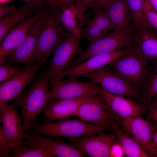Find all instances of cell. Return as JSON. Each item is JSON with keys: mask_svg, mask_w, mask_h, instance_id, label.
<instances>
[{"mask_svg": "<svg viewBox=\"0 0 157 157\" xmlns=\"http://www.w3.org/2000/svg\"><path fill=\"white\" fill-rule=\"evenodd\" d=\"M147 63L130 50L107 65V67L115 71L136 88L141 85L147 74Z\"/></svg>", "mask_w": 157, "mask_h": 157, "instance_id": "8", "label": "cell"}, {"mask_svg": "<svg viewBox=\"0 0 157 157\" xmlns=\"http://www.w3.org/2000/svg\"><path fill=\"white\" fill-rule=\"evenodd\" d=\"M60 19L64 28L80 39L83 27L88 19L85 13L75 5H73L62 10L60 13Z\"/></svg>", "mask_w": 157, "mask_h": 157, "instance_id": "23", "label": "cell"}, {"mask_svg": "<svg viewBox=\"0 0 157 157\" xmlns=\"http://www.w3.org/2000/svg\"><path fill=\"white\" fill-rule=\"evenodd\" d=\"M12 0H0V3L1 4H4Z\"/></svg>", "mask_w": 157, "mask_h": 157, "instance_id": "43", "label": "cell"}, {"mask_svg": "<svg viewBox=\"0 0 157 157\" xmlns=\"http://www.w3.org/2000/svg\"><path fill=\"white\" fill-rule=\"evenodd\" d=\"M51 86L48 94L50 101L53 100L71 99L87 94L100 93L103 89L98 84L90 81H80L75 77L49 82Z\"/></svg>", "mask_w": 157, "mask_h": 157, "instance_id": "7", "label": "cell"}, {"mask_svg": "<svg viewBox=\"0 0 157 157\" xmlns=\"http://www.w3.org/2000/svg\"><path fill=\"white\" fill-rule=\"evenodd\" d=\"M13 153L8 140L2 128H0V157H13Z\"/></svg>", "mask_w": 157, "mask_h": 157, "instance_id": "32", "label": "cell"}, {"mask_svg": "<svg viewBox=\"0 0 157 157\" xmlns=\"http://www.w3.org/2000/svg\"><path fill=\"white\" fill-rule=\"evenodd\" d=\"M147 152L150 157H157V147L152 148Z\"/></svg>", "mask_w": 157, "mask_h": 157, "instance_id": "40", "label": "cell"}, {"mask_svg": "<svg viewBox=\"0 0 157 157\" xmlns=\"http://www.w3.org/2000/svg\"><path fill=\"white\" fill-rule=\"evenodd\" d=\"M134 26L113 30L110 33L93 42L76 58L66 70L70 69L96 55L111 52L129 47Z\"/></svg>", "mask_w": 157, "mask_h": 157, "instance_id": "3", "label": "cell"}, {"mask_svg": "<svg viewBox=\"0 0 157 157\" xmlns=\"http://www.w3.org/2000/svg\"><path fill=\"white\" fill-rule=\"evenodd\" d=\"M79 77L96 82L110 93L132 98L142 103L143 101L135 87L108 67L100 68Z\"/></svg>", "mask_w": 157, "mask_h": 157, "instance_id": "6", "label": "cell"}, {"mask_svg": "<svg viewBox=\"0 0 157 157\" xmlns=\"http://www.w3.org/2000/svg\"><path fill=\"white\" fill-rule=\"evenodd\" d=\"M130 51L128 48L92 56L70 69L64 70L52 80L71 77H79L100 68L108 65ZM51 80V81H52Z\"/></svg>", "mask_w": 157, "mask_h": 157, "instance_id": "16", "label": "cell"}, {"mask_svg": "<svg viewBox=\"0 0 157 157\" xmlns=\"http://www.w3.org/2000/svg\"><path fill=\"white\" fill-rule=\"evenodd\" d=\"M156 104L157 105V95L156 99Z\"/></svg>", "mask_w": 157, "mask_h": 157, "instance_id": "46", "label": "cell"}, {"mask_svg": "<svg viewBox=\"0 0 157 157\" xmlns=\"http://www.w3.org/2000/svg\"><path fill=\"white\" fill-rule=\"evenodd\" d=\"M28 67L25 66L19 68L10 65L0 66V82H5L23 72Z\"/></svg>", "mask_w": 157, "mask_h": 157, "instance_id": "30", "label": "cell"}, {"mask_svg": "<svg viewBox=\"0 0 157 157\" xmlns=\"http://www.w3.org/2000/svg\"><path fill=\"white\" fill-rule=\"evenodd\" d=\"M131 13L134 26L142 21L144 0H126Z\"/></svg>", "mask_w": 157, "mask_h": 157, "instance_id": "29", "label": "cell"}, {"mask_svg": "<svg viewBox=\"0 0 157 157\" xmlns=\"http://www.w3.org/2000/svg\"><path fill=\"white\" fill-rule=\"evenodd\" d=\"M157 95V65L152 69L147 82L144 96V103L149 105L153 98Z\"/></svg>", "mask_w": 157, "mask_h": 157, "instance_id": "26", "label": "cell"}, {"mask_svg": "<svg viewBox=\"0 0 157 157\" xmlns=\"http://www.w3.org/2000/svg\"><path fill=\"white\" fill-rule=\"evenodd\" d=\"M75 0H70L71 3L73 5H75L74 4V3L75 2Z\"/></svg>", "mask_w": 157, "mask_h": 157, "instance_id": "44", "label": "cell"}, {"mask_svg": "<svg viewBox=\"0 0 157 157\" xmlns=\"http://www.w3.org/2000/svg\"><path fill=\"white\" fill-rule=\"evenodd\" d=\"M124 155L125 151L121 144L119 142H115L110 149V157H122Z\"/></svg>", "mask_w": 157, "mask_h": 157, "instance_id": "33", "label": "cell"}, {"mask_svg": "<svg viewBox=\"0 0 157 157\" xmlns=\"http://www.w3.org/2000/svg\"><path fill=\"white\" fill-rule=\"evenodd\" d=\"M60 14L53 11L46 15L37 41L35 62L46 60L69 33L61 23Z\"/></svg>", "mask_w": 157, "mask_h": 157, "instance_id": "5", "label": "cell"}, {"mask_svg": "<svg viewBox=\"0 0 157 157\" xmlns=\"http://www.w3.org/2000/svg\"><path fill=\"white\" fill-rule=\"evenodd\" d=\"M0 117L3 124V131L8 140L13 153L24 144L21 117L15 107L5 104L0 105Z\"/></svg>", "mask_w": 157, "mask_h": 157, "instance_id": "13", "label": "cell"}, {"mask_svg": "<svg viewBox=\"0 0 157 157\" xmlns=\"http://www.w3.org/2000/svg\"><path fill=\"white\" fill-rule=\"evenodd\" d=\"M15 157H53L54 154L49 150L27 140H24L23 146L15 150Z\"/></svg>", "mask_w": 157, "mask_h": 157, "instance_id": "25", "label": "cell"}, {"mask_svg": "<svg viewBox=\"0 0 157 157\" xmlns=\"http://www.w3.org/2000/svg\"><path fill=\"white\" fill-rule=\"evenodd\" d=\"M93 95L87 94L74 99L51 101L43 110L45 122L67 119L74 116L81 104Z\"/></svg>", "mask_w": 157, "mask_h": 157, "instance_id": "18", "label": "cell"}, {"mask_svg": "<svg viewBox=\"0 0 157 157\" xmlns=\"http://www.w3.org/2000/svg\"><path fill=\"white\" fill-rule=\"evenodd\" d=\"M74 116L114 133L119 129L121 123L119 117L111 112L100 93L85 101Z\"/></svg>", "mask_w": 157, "mask_h": 157, "instance_id": "4", "label": "cell"}, {"mask_svg": "<svg viewBox=\"0 0 157 157\" xmlns=\"http://www.w3.org/2000/svg\"><path fill=\"white\" fill-rule=\"evenodd\" d=\"M46 60L37 61L23 72L2 83L0 86V105L7 104L22 94L24 88L31 83Z\"/></svg>", "mask_w": 157, "mask_h": 157, "instance_id": "14", "label": "cell"}, {"mask_svg": "<svg viewBox=\"0 0 157 157\" xmlns=\"http://www.w3.org/2000/svg\"><path fill=\"white\" fill-rule=\"evenodd\" d=\"M49 5L54 9L59 8L62 10L65 9V8L62 6L58 0H44Z\"/></svg>", "mask_w": 157, "mask_h": 157, "instance_id": "38", "label": "cell"}, {"mask_svg": "<svg viewBox=\"0 0 157 157\" xmlns=\"http://www.w3.org/2000/svg\"><path fill=\"white\" fill-rule=\"evenodd\" d=\"M58 1L65 8L71 6L67 0H58Z\"/></svg>", "mask_w": 157, "mask_h": 157, "instance_id": "42", "label": "cell"}, {"mask_svg": "<svg viewBox=\"0 0 157 157\" xmlns=\"http://www.w3.org/2000/svg\"><path fill=\"white\" fill-rule=\"evenodd\" d=\"M115 0H95L92 8L94 12L105 8Z\"/></svg>", "mask_w": 157, "mask_h": 157, "instance_id": "36", "label": "cell"}, {"mask_svg": "<svg viewBox=\"0 0 157 157\" xmlns=\"http://www.w3.org/2000/svg\"><path fill=\"white\" fill-rule=\"evenodd\" d=\"M85 24V27L82 30L81 38L85 39L91 43L104 37L102 31L90 20L88 19Z\"/></svg>", "mask_w": 157, "mask_h": 157, "instance_id": "28", "label": "cell"}, {"mask_svg": "<svg viewBox=\"0 0 157 157\" xmlns=\"http://www.w3.org/2000/svg\"><path fill=\"white\" fill-rule=\"evenodd\" d=\"M43 13L33 24L22 43L9 55V63H22L29 67L35 62L38 38L45 17Z\"/></svg>", "mask_w": 157, "mask_h": 157, "instance_id": "11", "label": "cell"}, {"mask_svg": "<svg viewBox=\"0 0 157 157\" xmlns=\"http://www.w3.org/2000/svg\"><path fill=\"white\" fill-rule=\"evenodd\" d=\"M24 139L39 145L50 150L55 157H83L84 154L73 144H68L62 140H52L33 133L23 135Z\"/></svg>", "mask_w": 157, "mask_h": 157, "instance_id": "20", "label": "cell"}, {"mask_svg": "<svg viewBox=\"0 0 157 157\" xmlns=\"http://www.w3.org/2000/svg\"><path fill=\"white\" fill-rule=\"evenodd\" d=\"M121 123L126 134L137 141L146 151L151 149L154 134L157 127L150 121L140 114H137L122 119Z\"/></svg>", "mask_w": 157, "mask_h": 157, "instance_id": "15", "label": "cell"}, {"mask_svg": "<svg viewBox=\"0 0 157 157\" xmlns=\"http://www.w3.org/2000/svg\"><path fill=\"white\" fill-rule=\"evenodd\" d=\"M95 0H76L75 5L84 13L90 8H92Z\"/></svg>", "mask_w": 157, "mask_h": 157, "instance_id": "35", "label": "cell"}, {"mask_svg": "<svg viewBox=\"0 0 157 157\" xmlns=\"http://www.w3.org/2000/svg\"><path fill=\"white\" fill-rule=\"evenodd\" d=\"M142 19L157 29V13L153 8L148 0H144Z\"/></svg>", "mask_w": 157, "mask_h": 157, "instance_id": "31", "label": "cell"}, {"mask_svg": "<svg viewBox=\"0 0 157 157\" xmlns=\"http://www.w3.org/2000/svg\"><path fill=\"white\" fill-rule=\"evenodd\" d=\"M43 7L38 12L14 27L6 36L0 44L1 65L5 63V58L11 53L23 41L35 22L43 13Z\"/></svg>", "mask_w": 157, "mask_h": 157, "instance_id": "17", "label": "cell"}, {"mask_svg": "<svg viewBox=\"0 0 157 157\" xmlns=\"http://www.w3.org/2000/svg\"><path fill=\"white\" fill-rule=\"evenodd\" d=\"M44 0H34L26 6L17 8L10 14L0 19V44L10 29L19 22L36 13L43 8Z\"/></svg>", "mask_w": 157, "mask_h": 157, "instance_id": "21", "label": "cell"}, {"mask_svg": "<svg viewBox=\"0 0 157 157\" xmlns=\"http://www.w3.org/2000/svg\"><path fill=\"white\" fill-rule=\"evenodd\" d=\"M32 130L34 133L49 137L77 138L103 133L106 129L83 119H63L53 123L35 122Z\"/></svg>", "mask_w": 157, "mask_h": 157, "instance_id": "2", "label": "cell"}, {"mask_svg": "<svg viewBox=\"0 0 157 157\" xmlns=\"http://www.w3.org/2000/svg\"><path fill=\"white\" fill-rule=\"evenodd\" d=\"M115 133L124 149L125 155L128 157H150L146 151L134 138L123 133L119 129Z\"/></svg>", "mask_w": 157, "mask_h": 157, "instance_id": "24", "label": "cell"}, {"mask_svg": "<svg viewBox=\"0 0 157 157\" xmlns=\"http://www.w3.org/2000/svg\"><path fill=\"white\" fill-rule=\"evenodd\" d=\"M115 133L97 134L69 140L84 154L91 157H110L111 148L115 142Z\"/></svg>", "mask_w": 157, "mask_h": 157, "instance_id": "12", "label": "cell"}, {"mask_svg": "<svg viewBox=\"0 0 157 157\" xmlns=\"http://www.w3.org/2000/svg\"><path fill=\"white\" fill-rule=\"evenodd\" d=\"M103 9L110 20L113 30L134 26L126 0H115Z\"/></svg>", "mask_w": 157, "mask_h": 157, "instance_id": "22", "label": "cell"}, {"mask_svg": "<svg viewBox=\"0 0 157 157\" xmlns=\"http://www.w3.org/2000/svg\"><path fill=\"white\" fill-rule=\"evenodd\" d=\"M80 39L69 33L54 51L53 58L46 72L49 82L65 70L74 58L83 51L80 46Z\"/></svg>", "mask_w": 157, "mask_h": 157, "instance_id": "10", "label": "cell"}, {"mask_svg": "<svg viewBox=\"0 0 157 157\" xmlns=\"http://www.w3.org/2000/svg\"><path fill=\"white\" fill-rule=\"evenodd\" d=\"M49 78L45 72L24 94L14 100L12 105L20 107L23 133L31 130L38 117L50 101L49 94Z\"/></svg>", "mask_w": 157, "mask_h": 157, "instance_id": "1", "label": "cell"}, {"mask_svg": "<svg viewBox=\"0 0 157 157\" xmlns=\"http://www.w3.org/2000/svg\"><path fill=\"white\" fill-rule=\"evenodd\" d=\"M153 8L157 13V0H148Z\"/></svg>", "mask_w": 157, "mask_h": 157, "instance_id": "41", "label": "cell"}, {"mask_svg": "<svg viewBox=\"0 0 157 157\" xmlns=\"http://www.w3.org/2000/svg\"><path fill=\"white\" fill-rule=\"evenodd\" d=\"M100 94L111 112L122 119L141 114L145 111L148 105L125 97L110 93L103 89Z\"/></svg>", "mask_w": 157, "mask_h": 157, "instance_id": "19", "label": "cell"}, {"mask_svg": "<svg viewBox=\"0 0 157 157\" xmlns=\"http://www.w3.org/2000/svg\"><path fill=\"white\" fill-rule=\"evenodd\" d=\"M17 8L1 4L0 6V19L3 18L15 10Z\"/></svg>", "mask_w": 157, "mask_h": 157, "instance_id": "37", "label": "cell"}, {"mask_svg": "<svg viewBox=\"0 0 157 157\" xmlns=\"http://www.w3.org/2000/svg\"><path fill=\"white\" fill-rule=\"evenodd\" d=\"M23 0L24 1H26V2H32V0Z\"/></svg>", "mask_w": 157, "mask_h": 157, "instance_id": "45", "label": "cell"}, {"mask_svg": "<svg viewBox=\"0 0 157 157\" xmlns=\"http://www.w3.org/2000/svg\"><path fill=\"white\" fill-rule=\"evenodd\" d=\"M128 48L147 63L157 62V29L143 19L134 26Z\"/></svg>", "mask_w": 157, "mask_h": 157, "instance_id": "9", "label": "cell"}, {"mask_svg": "<svg viewBox=\"0 0 157 157\" xmlns=\"http://www.w3.org/2000/svg\"><path fill=\"white\" fill-rule=\"evenodd\" d=\"M94 13V17L90 20L102 31L104 37L112 29L110 20L103 9L98 10Z\"/></svg>", "mask_w": 157, "mask_h": 157, "instance_id": "27", "label": "cell"}, {"mask_svg": "<svg viewBox=\"0 0 157 157\" xmlns=\"http://www.w3.org/2000/svg\"><path fill=\"white\" fill-rule=\"evenodd\" d=\"M149 107L147 115V119L157 127V105L156 104H153Z\"/></svg>", "mask_w": 157, "mask_h": 157, "instance_id": "34", "label": "cell"}, {"mask_svg": "<svg viewBox=\"0 0 157 157\" xmlns=\"http://www.w3.org/2000/svg\"><path fill=\"white\" fill-rule=\"evenodd\" d=\"M156 147H157V129L154 134L151 149Z\"/></svg>", "mask_w": 157, "mask_h": 157, "instance_id": "39", "label": "cell"}]
</instances>
